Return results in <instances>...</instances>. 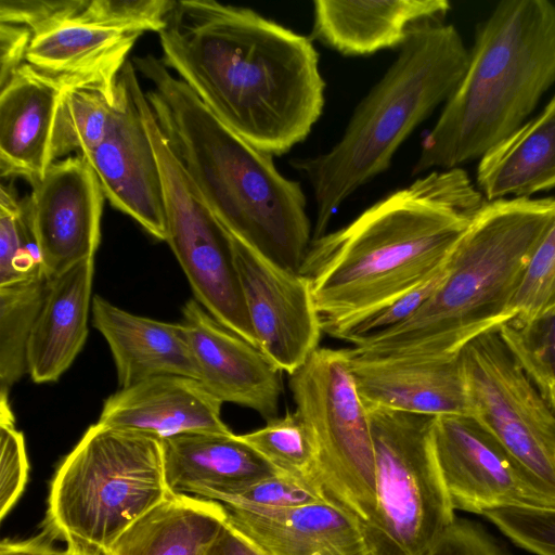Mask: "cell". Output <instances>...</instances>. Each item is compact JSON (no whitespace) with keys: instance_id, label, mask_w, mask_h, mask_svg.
<instances>
[{"instance_id":"cell-44","label":"cell","mask_w":555,"mask_h":555,"mask_svg":"<svg viewBox=\"0 0 555 555\" xmlns=\"http://www.w3.org/2000/svg\"><path fill=\"white\" fill-rule=\"evenodd\" d=\"M72 555H102V554H100L96 551L87 548V547L74 545V551H73Z\"/></svg>"},{"instance_id":"cell-8","label":"cell","mask_w":555,"mask_h":555,"mask_svg":"<svg viewBox=\"0 0 555 555\" xmlns=\"http://www.w3.org/2000/svg\"><path fill=\"white\" fill-rule=\"evenodd\" d=\"M367 409L377 502L366 540L373 555H422L455 520L433 450L435 416Z\"/></svg>"},{"instance_id":"cell-15","label":"cell","mask_w":555,"mask_h":555,"mask_svg":"<svg viewBox=\"0 0 555 555\" xmlns=\"http://www.w3.org/2000/svg\"><path fill=\"white\" fill-rule=\"evenodd\" d=\"M104 193L81 155L53 162L31 184L26 203L44 276L52 281L94 258L101 240Z\"/></svg>"},{"instance_id":"cell-39","label":"cell","mask_w":555,"mask_h":555,"mask_svg":"<svg viewBox=\"0 0 555 555\" xmlns=\"http://www.w3.org/2000/svg\"><path fill=\"white\" fill-rule=\"evenodd\" d=\"M85 0H1L0 23L28 28L33 36L77 16Z\"/></svg>"},{"instance_id":"cell-35","label":"cell","mask_w":555,"mask_h":555,"mask_svg":"<svg viewBox=\"0 0 555 555\" xmlns=\"http://www.w3.org/2000/svg\"><path fill=\"white\" fill-rule=\"evenodd\" d=\"M555 305V218L538 244L513 301L515 320L531 319Z\"/></svg>"},{"instance_id":"cell-11","label":"cell","mask_w":555,"mask_h":555,"mask_svg":"<svg viewBox=\"0 0 555 555\" xmlns=\"http://www.w3.org/2000/svg\"><path fill=\"white\" fill-rule=\"evenodd\" d=\"M460 358L473 417L555 496V414L499 331L470 340Z\"/></svg>"},{"instance_id":"cell-28","label":"cell","mask_w":555,"mask_h":555,"mask_svg":"<svg viewBox=\"0 0 555 555\" xmlns=\"http://www.w3.org/2000/svg\"><path fill=\"white\" fill-rule=\"evenodd\" d=\"M118 76L86 79L63 87L53 124L54 162L73 153L86 155L103 141L117 106Z\"/></svg>"},{"instance_id":"cell-1","label":"cell","mask_w":555,"mask_h":555,"mask_svg":"<svg viewBox=\"0 0 555 555\" xmlns=\"http://www.w3.org/2000/svg\"><path fill=\"white\" fill-rule=\"evenodd\" d=\"M158 37L163 63L258 150L287 153L322 115L325 82L311 38L249 8L177 1Z\"/></svg>"},{"instance_id":"cell-12","label":"cell","mask_w":555,"mask_h":555,"mask_svg":"<svg viewBox=\"0 0 555 555\" xmlns=\"http://www.w3.org/2000/svg\"><path fill=\"white\" fill-rule=\"evenodd\" d=\"M431 443L454 511L555 508L553 493L475 417L435 416Z\"/></svg>"},{"instance_id":"cell-41","label":"cell","mask_w":555,"mask_h":555,"mask_svg":"<svg viewBox=\"0 0 555 555\" xmlns=\"http://www.w3.org/2000/svg\"><path fill=\"white\" fill-rule=\"evenodd\" d=\"M31 38L24 26L0 23V87L26 63Z\"/></svg>"},{"instance_id":"cell-17","label":"cell","mask_w":555,"mask_h":555,"mask_svg":"<svg viewBox=\"0 0 555 555\" xmlns=\"http://www.w3.org/2000/svg\"><path fill=\"white\" fill-rule=\"evenodd\" d=\"M348 353L358 392L367 408L473 416L460 353L436 358L374 357L350 349Z\"/></svg>"},{"instance_id":"cell-24","label":"cell","mask_w":555,"mask_h":555,"mask_svg":"<svg viewBox=\"0 0 555 555\" xmlns=\"http://www.w3.org/2000/svg\"><path fill=\"white\" fill-rule=\"evenodd\" d=\"M94 258L50 281L27 347V370L37 384L57 380L88 337Z\"/></svg>"},{"instance_id":"cell-7","label":"cell","mask_w":555,"mask_h":555,"mask_svg":"<svg viewBox=\"0 0 555 555\" xmlns=\"http://www.w3.org/2000/svg\"><path fill=\"white\" fill-rule=\"evenodd\" d=\"M171 494L162 441L96 423L53 476L44 530L67 544L103 554Z\"/></svg>"},{"instance_id":"cell-31","label":"cell","mask_w":555,"mask_h":555,"mask_svg":"<svg viewBox=\"0 0 555 555\" xmlns=\"http://www.w3.org/2000/svg\"><path fill=\"white\" fill-rule=\"evenodd\" d=\"M498 331L555 414V305L531 319H514Z\"/></svg>"},{"instance_id":"cell-25","label":"cell","mask_w":555,"mask_h":555,"mask_svg":"<svg viewBox=\"0 0 555 555\" xmlns=\"http://www.w3.org/2000/svg\"><path fill=\"white\" fill-rule=\"evenodd\" d=\"M476 182L488 202L531 197L555 188V94L537 116L479 158Z\"/></svg>"},{"instance_id":"cell-2","label":"cell","mask_w":555,"mask_h":555,"mask_svg":"<svg viewBox=\"0 0 555 555\" xmlns=\"http://www.w3.org/2000/svg\"><path fill=\"white\" fill-rule=\"evenodd\" d=\"M485 203L462 167L431 170L312 240L299 273L323 332L339 338L435 276Z\"/></svg>"},{"instance_id":"cell-13","label":"cell","mask_w":555,"mask_h":555,"mask_svg":"<svg viewBox=\"0 0 555 555\" xmlns=\"http://www.w3.org/2000/svg\"><path fill=\"white\" fill-rule=\"evenodd\" d=\"M132 61L118 76L117 106L100 145L81 155L93 168L105 198L147 233L167 241L162 177L139 98L143 91Z\"/></svg>"},{"instance_id":"cell-32","label":"cell","mask_w":555,"mask_h":555,"mask_svg":"<svg viewBox=\"0 0 555 555\" xmlns=\"http://www.w3.org/2000/svg\"><path fill=\"white\" fill-rule=\"evenodd\" d=\"M26 197L11 185L0 189V286L43 276Z\"/></svg>"},{"instance_id":"cell-27","label":"cell","mask_w":555,"mask_h":555,"mask_svg":"<svg viewBox=\"0 0 555 555\" xmlns=\"http://www.w3.org/2000/svg\"><path fill=\"white\" fill-rule=\"evenodd\" d=\"M142 34L100 27L74 17L34 35L26 63L69 83L117 76Z\"/></svg>"},{"instance_id":"cell-21","label":"cell","mask_w":555,"mask_h":555,"mask_svg":"<svg viewBox=\"0 0 555 555\" xmlns=\"http://www.w3.org/2000/svg\"><path fill=\"white\" fill-rule=\"evenodd\" d=\"M91 311L93 326L111 349L120 388L163 375L198 380V369L182 322L141 317L100 295L92 298Z\"/></svg>"},{"instance_id":"cell-3","label":"cell","mask_w":555,"mask_h":555,"mask_svg":"<svg viewBox=\"0 0 555 555\" xmlns=\"http://www.w3.org/2000/svg\"><path fill=\"white\" fill-rule=\"evenodd\" d=\"M132 63L151 82L145 94L155 118L217 219L255 251L299 272L312 242L301 184L227 127L160 57Z\"/></svg>"},{"instance_id":"cell-4","label":"cell","mask_w":555,"mask_h":555,"mask_svg":"<svg viewBox=\"0 0 555 555\" xmlns=\"http://www.w3.org/2000/svg\"><path fill=\"white\" fill-rule=\"evenodd\" d=\"M554 218L555 197L486 201L431 296L406 321L356 340L350 350L374 357L452 356L514 320L524 273Z\"/></svg>"},{"instance_id":"cell-19","label":"cell","mask_w":555,"mask_h":555,"mask_svg":"<svg viewBox=\"0 0 555 555\" xmlns=\"http://www.w3.org/2000/svg\"><path fill=\"white\" fill-rule=\"evenodd\" d=\"M224 507L229 522L268 555H373L363 524L332 501L286 509Z\"/></svg>"},{"instance_id":"cell-20","label":"cell","mask_w":555,"mask_h":555,"mask_svg":"<svg viewBox=\"0 0 555 555\" xmlns=\"http://www.w3.org/2000/svg\"><path fill=\"white\" fill-rule=\"evenodd\" d=\"M66 83L23 64L0 87V172L30 185L52 157V133L61 91Z\"/></svg>"},{"instance_id":"cell-42","label":"cell","mask_w":555,"mask_h":555,"mask_svg":"<svg viewBox=\"0 0 555 555\" xmlns=\"http://www.w3.org/2000/svg\"><path fill=\"white\" fill-rule=\"evenodd\" d=\"M205 555H268L253 540L227 519L220 533Z\"/></svg>"},{"instance_id":"cell-10","label":"cell","mask_w":555,"mask_h":555,"mask_svg":"<svg viewBox=\"0 0 555 555\" xmlns=\"http://www.w3.org/2000/svg\"><path fill=\"white\" fill-rule=\"evenodd\" d=\"M139 104L162 177L166 242L201 306L222 325L258 347L235 266L231 234L188 177L144 91Z\"/></svg>"},{"instance_id":"cell-30","label":"cell","mask_w":555,"mask_h":555,"mask_svg":"<svg viewBox=\"0 0 555 555\" xmlns=\"http://www.w3.org/2000/svg\"><path fill=\"white\" fill-rule=\"evenodd\" d=\"M238 436L279 472L319 486L317 441L298 411H288L267 421L263 427Z\"/></svg>"},{"instance_id":"cell-18","label":"cell","mask_w":555,"mask_h":555,"mask_svg":"<svg viewBox=\"0 0 555 555\" xmlns=\"http://www.w3.org/2000/svg\"><path fill=\"white\" fill-rule=\"evenodd\" d=\"M221 405L199 380L163 375L111 395L98 423L159 441L185 434H232L221 418Z\"/></svg>"},{"instance_id":"cell-33","label":"cell","mask_w":555,"mask_h":555,"mask_svg":"<svg viewBox=\"0 0 555 555\" xmlns=\"http://www.w3.org/2000/svg\"><path fill=\"white\" fill-rule=\"evenodd\" d=\"M203 498L224 506L286 509L330 501L314 482L279 473L247 487L208 492Z\"/></svg>"},{"instance_id":"cell-5","label":"cell","mask_w":555,"mask_h":555,"mask_svg":"<svg viewBox=\"0 0 555 555\" xmlns=\"http://www.w3.org/2000/svg\"><path fill=\"white\" fill-rule=\"evenodd\" d=\"M555 83V4L503 0L476 33L466 72L421 143L412 175L461 167L528 120Z\"/></svg>"},{"instance_id":"cell-9","label":"cell","mask_w":555,"mask_h":555,"mask_svg":"<svg viewBox=\"0 0 555 555\" xmlns=\"http://www.w3.org/2000/svg\"><path fill=\"white\" fill-rule=\"evenodd\" d=\"M289 389L317 441L320 488L365 526L377 502L375 452L348 349L319 347L289 375Z\"/></svg>"},{"instance_id":"cell-40","label":"cell","mask_w":555,"mask_h":555,"mask_svg":"<svg viewBox=\"0 0 555 555\" xmlns=\"http://www.w3.org/2000/svg\"><path fill=\"white\" fill-rule=\"evenodd\" d=\"M422 555H508L485 529L472 521L456 519Z\"/></svg>"},{"instance_id":"cell-43","label":"cell","mask_w":555,"mask_h":555,"mask_svg":"<svg viewBox=\"0 0 555 555\" xmlns=\"http://www.w3.org/2000/svg\"><path fill=\"white\" fill-rule=\"evenodd\" d=\"M54 538L46 530L25 540L3 539L0 543V555H72L74 545L67 544L59 548L53 544Z\"/></svg>"},{"instance_id":"cell-37","label":"cell","mask_w":555,"mask_h":555,"mask_svg":"<svg viewBox=\"0 0 555 555\" xmlns=\"http://www.w3.org/2000/svg\"><path fill=\"white\" fill-rule=\"evenodd\" d=\"M25 438L9 405H0V519L16 504L28 479Z\"/></svg>"},{"instance_id":"cell-16","label":"cell","mask_w":555,"mask_h":555,"mask_svg":"<svg viewBox=\"0 0 555 555\" xmlns=\"http://www.w3.org/2000/svg\"><path fill=\"white\" fill-rule=\"evenodd\" d=\"M182 314L204 387L222 403L251 409L267 421L278 417L282 372L196 299L185 302Z\"/></svg>"},{"instance_id":"cell-36","label":"cell","mask_w":555,"mask_h":555,"mask_svg":"<svg viewBox=\"0 0 555 555\" xmlns=\"http://www.w3.org/2000/svg\"><path fill=\"white\" fill-rule=\"evenodd\" d=\"M482 515L518 546L555 555V508H500Z\"/></svg>"},{"instance_id":"cell-6","label":"cell","mask_w":555,"mask_h":555,"mask_svg":"<svg viewBox=\"0 0 555 555\" xmlns=\"http://www.w3.org/2000/svg\"><path fill=\"white\" fill-rule=\"evenodd\" d=\"M469 61L459 30L442 21L414 26L382 78L354 108L341 138L325 153L291 165L309 181L315 240L339 206L387 170L409 135L451 96Z\"/></svg>"},{"instance_id":"cell-38","label":"cell","mask_w":555,"mask_h":555,"mask_svg":"<svg viewBox=\"0 0 555 555\" xmlns=\"http://www.w3.org/2000/svg\"><path fill=\"white\" fill-rule=\"evenodd\" d=\"M446 270L447 264L435 276L388 306L369 315L341 334L338 339H344L352 344L362 337L392 328L403 323L431 296L443 279Z\"/></svg>"},{"instance_id":"cell-26","label":"cell","mask_w":555,"mask_h":555,"mask_svg":"<svg viewBox=\"0 0 555 555\" xmlns=\"http://www.w3.org/2000/svg\"><path fill=\"white\" fill-rule=\"evenodd\" d=\"M227 519L225 507L217 501L173 493L127 528L102 555H205Z\"/></svg>"},{"instance_id":"cell-14","label":"cell","mask_w":555,"mask_h":555,"mask_svg":"<svg viewBox=\"0 0 555 555\" xmlns=\"http://www.w3.org/2000/svg\"><path fill=\"white\" fill-rule=\"evenodd\" d=\"M231 238L257 346L281 372L291 375L319 348L323 332L311 282L232 234Z\"/></svg>"},{"instance_id":"cell-34","label":"cell","mask_w":555,"mask_h":555,"mask_svg":"<svg viewBox=\"0 0 555 555\" xmlns=\"http://www.w3.org/2000/svg\"><path fill=\"white\" fill-rule=\"evenodd\" d=\"M176 2L171 0H85L75 18L105 28L158 34L165 27Z\"/></svg>"},{"instance_id":"cell-22","label":"cell","mask_w":555,"mask_h":555,"mask_svg":"<svg viewBox=\"0 0 555 555\" xmlns=\"http://www.w3.org/2000/svg\"><path fill=\"white\" fill-rule=\"evenodd\" d=\"M450 9L446 0H315L311 40L344 55H369L400 48L414 26L442 21Z\"/></svg>"},{"instance_id":"cell-23","label":"cell","mask_w":555,"mask_h":555,"mask_svg":"<svg viewBox=\"0 0 555 555\" xmlns=\"http://www.w3.org/2000/svg\"><path fill=\"white\" fill-rule=\"evenodd\" d=\"M162 444L165 477L173 493L203 498L281 473L233 433L185 434Z\"/></svg>"},{"instance_id":"cell-29","label":"cell","mask_w":555,"mask_h":555,"mask_svg":"<svg viewBox=\"0 0 555 555\" xmlns=\"http://www.w3.org/2000/svg\"><path fill=\"white\" fill-rule=\"evenodd\" d=\"M50 281L43 275L0 286V404L27 370L29 337Z\"/></svg>"}]
</instances>
